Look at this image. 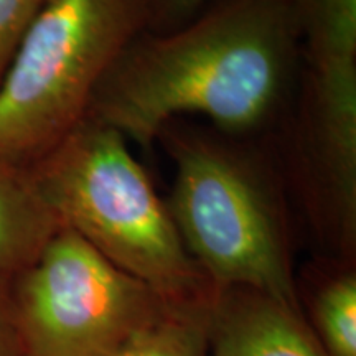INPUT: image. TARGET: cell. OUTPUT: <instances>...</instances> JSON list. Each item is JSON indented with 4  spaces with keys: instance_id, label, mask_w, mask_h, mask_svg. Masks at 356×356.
Instances as JSON below:
<instances>
[{
    "instance_id": "cell-1",
    "label": "cell",
    "mask_w": 356,
    "mask_h": 356,
    "mask_svg": "<svg viewBox=\"0 0 356 356\" xmlns=\"http://www.w3.org/2000/svg\"><path fill=\"white\" fill-rule=\"evenodd\" d=\"M299 40L287 0H221L129 43L88 115L144 147L181 115H203L225 136L252 132L277 111Z\"/></svg>"
},
{
    "instance_id": "cell-2",
    "label": "cell",
    "mask_w": 356,
    "mask_h": 356,
    "mask_svg": "<svg viewBox=\"0 0 356 356\" xmlns=\"http://www.w3.org/2000/svg\"><path fill=\"white\" fill-rule=\"evenodd\" d=\"M26 168L60 226L170 305L210 304L216 287L191 259L167 203L121 132L86 115Z\"/></svg>"
},
{
    "instance_id": "cell-3",
    "label": "cell",
    "mask_w": 356,
    "mask_h": 356,
    "mask_svg": "<svg viewBox=\"0 0 356 356\" xmlns=\"http://www.w3.org/2000/svg\"><path fill=\"white\" fill-rule=\"evenodd\" d=\"M167 208L191 259L216 289L241 287L300 310L282 200L270 173L231 140L168 124Z\"/></svg>"
},
{
    "instance_id": "cell-4",
    "label": "cell",
    "mask_w": 356,
    "mask_h": 356,
    "mask_svg": "<svg viewBox=\"0 0 356 356\" xmlns=\"http://www.w3.org/2000/svg\"><path fill=\"white\" fill-rule=\"evenodd\" d=\"M147 22V0H43L0 81V159L29 167L68 136Z\"/></svg>"
},
{
    "instance_id": "cell-5",
    "label": "cell",
    "mask_w": 356,
    "mask_h": 356,
    "mask_svg": "<svg viewBox=\"0 0 356 356\" xmlns=\"http://www.w3.org/2000/svg\"><path fill=\"white\" fill-rule=\"evenodd\" d=\"M10 300L26 356H114L172 307L63 226L12 275Z\"/></svg>"
},
{
    "instance_id": "cell-6",
    "label": "cell",
    "mask_w": 356,
    "mask_h": 356,
    "mask_svg": "<svg viewBox=\"0 0 356 356\" xmlns=\"http://www.w3.org/2000/svg\"><path fill=\"white\" fill-rule=\"evenodd\" d=\"M296 172L310 215L343 252L356 244V66L309 70Z\"/></svg>"
},
{
    "instance_id": "cell-7",
    "label": "cell",
    "mask_w": 356,
    "mask_h": 356,
    "mask_svg": "<svg viewBox=\"0 0 356 356\" xmlns=\"http://www.w3.org/2000/svg\"><path fill=\"white\" fill-rule=\"evenodd\" d=\"M208 335L210 356H328L300 310L251 289H216Z\"/></svg>"
},
{
    "instance_id": "cell-8",
    "label": "cell",
    "mask_w": 356,
    "mask_h": 356,
    "mask_svg": "<svg viewBox=\"0 0 356 356\" xmlns=\"http://www.w3.org/2000/svg\"><path fill=\"white\" fill-rule=\"evenodd\" d=\"M60 228L29 168L0 159V273L29 267Z\"/></svg>"
},
{
    "instance_id": "cell-9",
    "label": "cell",
    "mask_w": 356,
    "mask_h": 356,
    "mask_svg": "<svg viewBox=\"0 0 356 356\" xmlns=\"http://www.w3.org/2000/svg\"><path fill=\"white\" fill-rule=\"evenodd\" d=\"M309 70L356 66V0H287Z\"/></svg>"
},
{
    "instance_id": "cell-10",
    "label": "cell",
    "mask_w": 356,
    "mask_h": 356,
    "mask_svg": "<svg viewBox=\"0 0 356 356\" xmlns=\"http://www.w3.org/2000/svg\"><path fill=\"white\" fill-rule=\"evenodd\" d=\"M210 304L168 307L165 314L142 328L114 356H210Z\"/></svg>"
},
{
    "instance_id": "cell-11",
    "label": "cell",
    "mask_w": 356,
    "mask_h": 356,
    "mask_svg": "<svg viewBox=\"0 0 356 356\" xmlns=\"http://www.w3.org/2000/svg\"><path fill=\"white\" fill-rule=\"evenodd\" d=\"M320 343L328 356H356V275L338 274L320 287L314 302Z\"/></svg>"
},
{
    "instance_id": "cell-12",
    "label": "cell",
    "mask_w": 356,
    "mask_h": 356,
    "mask_svg": "<svg viewBox=\"0 0 356 356\" xmlns=\"http://www.w3.org/2000/svg\"><path fill=\"white\" fill-rule=\"evenodd\" d=\"M43 0H0V81Z\"/></svg>"
},
{
    "instance_id": "cell-13",
    "label": "cell",
    "mask_w": 356,
    "mask_h": 356,
    "mask_svg": "<svg viewBox=\"0 0 356 356\" xmlns=\"http://www.w3.org/2000/svg\"><path fill=\"white\" fill-rule=\"evenodd\" d=\"M147 2H149L147 30L162 33L195 19L213 0H147Z\"/></svg>"
},
{
    "instance_id": "cell-14",
    "label": "cell",
    "mask_w": 356,
    "mask_h": 356,
    "mask_svg": "<svg viewBox=\"0 0 356 356\" xmlns=\"http://www.w3.org/2000/svg\"><path fill=\"white\" fill-rule=\"evenodd\" d=\"M10 277L0 273V356H26L13 317Z\"/></svg>"
}]
</instances>
